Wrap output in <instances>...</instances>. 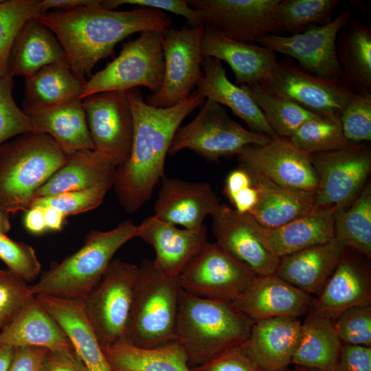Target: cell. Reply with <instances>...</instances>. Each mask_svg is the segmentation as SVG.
<instances>
[{"instance_id":"9","label":"cell","mask_w":371,"mask_h":371,"mask_svg":"<svg viewBox=\"0 0 371 371\" xmlns=\"http://www.w3.org/2000/svg\"><path fill=\"white\" fill-rule=\"evenodd\" d=\"M197 115L176 132L168 150L175 155L189 149L208 161L231 157L249 144H265L271 138L246 129L232 119L220 104L205 99Z\"/></svg>"},{"instance_id":"48","label":"cell","mask_w":371,"mask_h":371,"mask_svg":"<svg viewBox=\"0 0 371 371\" xmlns=\"http://www.w3.org/2000/svg\"><path fill=\"white\" fill-rule=\"evenodd\" d=\"M342 344L371 347V304L352 307L335 320Z\"/></svg>"},{"instance_id":"51","label":"cell","mask_w":371,"mask_h":371,"mask_svg":"<svg viewBox=\"0 0 371 371\" xmlns=\"http://www.w3.org/2000/svg\"><path fill=\"white\" fill-rule=\"evenodd\" d=\"M333 371H371V347L342 344Z\"/></svg>"},{"instance_id":"62","label":"cell","mask_w":371,"mask_h":371,"mask_svg":"<svg viewBox=\"0 0 371 371\" xmlns=\"http://www.w3.org/2000/svg\"><path fill=\"white\" fill-rule=\"evenodd\" d=\"M283 371H294V370H293V369L291 370V369H290V368H287V369H286V370H283Z\"/></svg>"},{"instance_id":"41","label":"cell","mask_w":371,"mask_h":371,"mask_svg":"<svg viewBox=\"0 0 371 371\" xmlns=\"http://www.w3.org/2000/svg\"><path fill=\"white\" fill-rule=\"evenodd\" d=\"M289 139L308 154L343 149L356 144L345 137L339 117L334 115H315L305 122Z\"/></svg>"},{"instance_id":"6","label":"cell","mask_w":371,"mask_h":371,"mask_svg":"<svg viewBox=\"0 0 371 371\" xmlns=\"http://www.w3.org/2000/svg\"><path fill=\"white\" fill-rule=\"evenodd\" d=\"M139 267L138 287L127 342L153 348L175 341L181 289L178 277L158 269L153 260Z\"/></svg>"},{"instance_id":"38","label":"cell","mask_w":371,"mask_h":371,"mask_svg":"<svg viewBox=\"0 0 371 371\" xmlns=\"http://www.w3.org/2000/svg\"><path fill=\"white\" fill-rule=\"evenodd\" d=\"M335 237L346 248L371 258V183L369 180L354 202L336 211Z\"/></svg>"},{"instance_id":"58","label":"cell","mask_w":371,"mask_h":371,"mask_svg":"<svg viewBox=\"0 0 371 371\" xmlns=\"http://www.w3.org/2000/svg\"><path fill=\"white\" fill-rule=\"evenodd\" d=\"M43 210L47 231L61 230L64 226L66 216L52 207H46Z\"/></svg>"},{"instance_id":"61","label":"cell","mask_w":371,"mask_h":371,"mask_svg":"<svg viewBox=\"0 0 371 371\" xmlns=\"http://www.w3.org/2000/svg\"><path fill=\"white\" fill-rule=\"evenodd\" d=\"M293 370L294 371H319V370L308 369V368L300 367V366H295Z\"/></svg>"},{"instance_id":"28","label":"cell","mask_w":371,"mask_h":371,"mask_svg":"<svg viewBox=\"0 0 371 371\" xmlns=\"http://www.w3.org/2000/svg\"><path fill=\"white\" fill-rule=\"evenodd\" d=\"M201 69L203 74L196 83V91L205 99L229 107L236 116L246 123L249 130L271 139L278 137L249 95L228 79L220 60L204 58Z\"/></svg>"},{"instance_id":"2","label":"cell","mask_w":371,"mask_h":371,"mask_svg":"<svg viewBox=\"0 0 371 371\" xmlns=\"http://www.w3.org/2000/svg\"><path fill=\"white\" fill-rule=\"evenodd\" d=\"M38 19L57 38L70 67L84 83L96 64L112 55L115 45L128 36L164 32L172 25L168 14L148 8L117 11L81 7L47 12Z\"/></svg>"},{"instance_id":"50","label":"cell","mask_w":371,"mask_h":371,"mask_svg":"<svg viewBox=\"0 0 371 371\" xmlns=\"http://www.w3.org/2000/svg\"><path fill=\"white\" fill-rule=\"evenodd\" d=\"M122 5L164 10L186 18L190 25L203 24L196 11L185 0H102L100 7L115 10Z\"/></svg>"},{"instance_id":"5","label":"cell","mask_w":371,"mask_h":371,"mask_svg":"<svg viewBox=\"0 0 371 371\" xmlns=\"http://www.w3.org/2000/svg\"><path fill=\"white\" fill-rule=\"evenodd\" d=\"M136 237L137 225L131 220L108 231H90L77 251L52 264L39 280L29 285L30 291L34 295L84 299L100 280L116 251Z\"/></svg>"},{"instance_id":"24","label":"cell","mask_w":371,"mask_h":371,"mask_svg":"<svg viewBox=\"0 0 371 371\" xmlns=\"http://www.w3.org/2000/svg\"><path fill=\"white\" fill-rule=\"evenodd\" d=\"M201 51L203 59L214 58L227 63L238 86L265 81L278 62L276 54L267 48L237 41L207 25H204Z\"/></svg>"},{"instance_id":"3","label":"cell","mask_w":371,"mask_h":371,"mask_svg":"<svg viewBox=\"0 0 371 371\" xmlns=\"http://www.w3.org/2000/svg\"><path fill=\"white\" fill-rule=\"evenodd\" d=\"M254 323L231 302L199 297L181 289L175 341L192 368L245 344Z\"/></svg>"},{"instance_id":"53","label":"cell","mask_w":371,"mask_h":371,"mask_svg":"<svg viewBox=\"0 0 371 371\" xmlns=\"http://www.w3.org/2000/svg\"><path fill=\"white\" fill-rule=\"evenodd\" d=\"M47 350L32 346L15 348L8 371H40L42 360Z\"/></svg>"},{"instance_id":"36","label":"cell","mask_w":371,"mask_h":371,"mask_svg":"<svg viewBox=\"0 0 371 371\" xmlns=\"http://www.w3.org/2000/svg\"><path fill=\"white\" fill-rule=\"evenodd\" d=\"M336 54L341 79L355 92H371V30L350 21L339 32Z\"/></svg>"},{"instance_id":"43","label":"cell","mask_w":371,"mask_h":371,"mask_svg":"<svg viewBox=\"0 0 371 371\" xmlns=\"http://www.w3.org/2000/svg\"><path fill=\"white\" fill-rule=\"evenodd\" d=\"M109 188L95 187L84 190L70 191L58 194L35 197L30 207H52L65 216L88 212L98 207ZM29 207V208H30Z\"/></svg>"},{"instance_id":"44","label":"cell","mask_w":371,"mask_h":371,"mask_svg":"<svg viewBox=\"0 0 371 371\" xmlns=\"http://www.w3.org/2000/svg\"><path fill=\"white\" fill-rule=\"evenodd\" d=\"M345 137L356 144L371 140V92H355L340 115Z\"/></svg>"},{"instance_id":"17","label":"cell","mask_w":371,"mask_h":371,"mask_svg":"<svg viewBox=\"0 0 371 371\" xmlns=\"http://www.w3.org/2000/svg\"><path fill=\"white\" fill-rule=\"evenodd\" d=\"M279 0H188L204 25L227 37L255 44L267 34H277L282 29L274 17Z\"/></svg>"},{"instance_id":"60","label":"cell","mask_w":371,"mask_h":371,"mask_svg":"<svg viewBox=\"0 0 371 371\" xmlns=\"http://www.w3.org/2000/svg\"><path fill=\"white\" fill-rule=\"evenodd\" d=\"M10 227L9 214L0 210V234H6Z\"/></svg>"},{"instance_id":"30","label":"cell","mask_w":371,"mask_h":371,"mask_svg":"<svg viewBox=\"0 0 371 371\" xmlns=\"http://www.w3.org/2000/svg\"><path fill=\"white\" fill-rule=\"evenodd\" d=\"M40 347L48 350L74 348L65 332L36 297L0 331V347Z\"/></svg>"},{"instance_id":"27","label":"cell","mask_w":371,"mask_h":371,"mask_svg":"<svg viewBox=\"0 0 371 371\" xmlns=\"http://www.w3.org/2000/svg\"><path fill=\"white\" fill-rule=\"evenodd\" d=\"M346 248L334 237L326 243L281 258L275 274L316 297L323 290Z\"/></svg>"},{"instance_id":"13","label":"cell","mask_w":371,"mask_h":371,"mask_svg":"<svg viewBox=\"0 0 371 371\" xmlns=\"http://www.w3.org/2000/svg\"><path fill=\"white\" fill-rule=\"evenodd\" d=\"M260 83L313 114L339 117L355 93L342 79L319 76L289 58L278 60L269 77Z\"/></svg>"},{"instance_id":"35","label":"cell","mask_w":371,"mask_h":371,"mask_svg":"<svg viewBox=\"0 0 371 371\" xmlns=\"http://www.w3.org/2000/svg\"><path fill=\"white\" fill-rule=\"evenodd\" d=\"M341 346L334 320L309 313L302 322L300 339L291 364L319 371H333Z\"/></svg>"},{"instance_id":"31","label":"cell","mask_w":371,"mask_h":371,"mask_svg":"<svg viewBox=\"0 0 371 371\" xmlns=\"http://www.w3.org/2000/svg\"><path fill=\"white\" fill-rule=\"evenodd\" d=\"M67 60L55 35L38 19L27 21L14 42L8 74L27 78L42 68Z\"/></svg>"},{"instance_id":"47","label":"cell","mask_w":371,"mask_h":371,"mask_svg":"<svg viewBox=\"0 0 371 371\" xmlns=\"http://www.w3.org/2000/svg\"><path fill=\"white\" fill-rule=\"evenodd\" d=\"M30 286L8 269L0 270V331L33 300Z\"/></svg>"},{"instance_id":"8","label":"cell","mask_w":371,"mask_h":371,"mask_svg":"<svg viewBox=\"0 0 371 371\" xmlns=\"http://www.w3.org/2000/svg\"><path fill=\"white\" fill-rule=\"evenodd\" d=\"M163 32L146 31L123 44L119 56L84 83L80 98L138 87L157 92L164 78Z\"/></svg>"},{"instance_id":"54","label":"cell","mask_w":371,"mask_h":371,"mask_svg":"<svg viewBox=\"0 0 371 371\" xmlns=\"http://www.w3.org/2000/svg\"><path fill=\"white\" fill-rule=\"evenodd\" d=\"M251 186L252 181L250 175L246 170L239 167L227 175L223 193L229 200H231L239 192Z\"/></svg>"},{"instance_id":"10","label":"cell","mask_w":371,"mask_h":371,"mask_svg":"<svg viewBox=\"0 0 371 371\" xmlns=\"http://www.w3.org/2000/svg\"><path fill=\"white\" fill-rule=\"evenodd\" d=\"M317 178L314 207L347 209L359 196L371 172V150L364 144L310 154Z\"/></svg>"},{"instance_id":"14","label":"cell","mask_w":371,"mask_h":371,"mask_svg":"<svg viewBox=\"0 0 371 371\" xmlns=\"http://www.w3.org/2000/svg\"><path fill=\"white\" fill-rule=\"evenodd\" d=\"M82 100L93 150L117 168L124 164L130 156L134 131L126 91H104Z\"/></svg>"},{"instance_id":"7","label":"cell","mask_w":371,"mask_h":371,"mask_svg":"<svg viewBox=\"0 0 371 371\" xmlns=\"http://www.w3.org/2000/svg\"><path fill=\"white\" fill-rule=\"evenodd\" d=\"M139 278V267L112 260L83 299L89 319L102 346L127 342Z\"/></svg>"},{"instance_id":"55","label":"cell","mask_w":371,"mask_h":371,"mask_svg":"<svg viewBox=\"0 0 371 371\" xmlns=\"http://www.w3.org/2000/svg\"><path fill=\"white\" fill-rule=\"evenodd\" d=\"M258 194L252 185L236 194L229 201L240 214H249L257 204Z\"/></svg>"},{"instance_id":"21","label":"cell","mask_w":371,"mask_h":371,"mask_svg":"<svg viewBox=\"0 0 371 371\" xmlns=\"http://www.w3.org/2000/svg\"><path fill=\"white\" fill-rule=\"evenodd\" d=\"M335 212L333 207H313L307 214L275 228L263 227L249 214L245 216L263 246L281 258L333 239Z\"/></svg>"},{"instance_id":"57","label":"cell","mask_w":371,"mask_h":371,"mask_svg":"<svg viewBox=\"0 0 371 371\" xmlns=\"http://www.w3.org/2000/svg\"><path fill=\"white\" fill-rule=\"evenodd\" d=\"M23 216V225L26 230L33 234H41L47 231L44 210L40 207H30Z\"/></svg>"},{"instance_id":"37","label":"cell","mask_w":371,"mask_h":371,"mask_svg":"<svg viewBox=\"0 0 371 371\" xmlns=\"http://www.w3.org/2000/svg\"><path fill=\"white\" fill-rule=\"evenodd\" d=\"M102 348L114 371H192L186 354L175 341L153 348L128 342Z\"/></svg>"},{"instance_id":"59","label":"cell","mask_w":371,"mask_h":371,"mask_svg":"<svg viewBox=\"0 0 371 371\" xmlns=\"http://www.w3.org/2000/svg\"><path fill=\"white\" fill-rule=\"evenodd\" d=\"M15 348L0 347V371H8L12 361Z\"/></svg>"},{"instance_id":"11","label":"cell","mask_w":371,"mask_h":371,"mask_svg":"<svg viewBox=\"0 0 371 371\" xmlns=\"http://www.w3.org/2000/svg\"><path fill=\"white\" fill-rule=\"evenodd\" d=\"M204 25H172L163 32L164 61L163 82L159 90L147 95L150 106L168 108L186 99L202 76L201 38Z\"/></svg>"},{"instance_id":"52","label":"cell","mask_w":371,"mask_h":371,"mask_svg":"<svg viewBox=\"0 0 371 371\" xmlns=\"http://www.w3.org/2000/svg\"><path fill=\"white\" fill-rule=\"evenodd\" d=\"M40 371H88L74 348L47 350Z\"/></svg>"},{"instance_id":"29","label":"cell","mask_w":371,"mask_h":371,"mask_svg":"<svg viewBox=\"0 0 371 371\" xmlns=\"http://www.w3.org/2000/svg\"><path fill=\"white\" fill-rule=\"evenodd\" d=\"M117 167L93 150L69 155L65 164L35 192V197L84 190L95 187L111 188Z\"/></svg>"},{"instance_id":"56","label":"cell","mask_w":371,"mask_h":371,"mask_svg":"<svg viewBox=\"0 0 371 371\" xmlns=\"http://www.w3.org/2000/svg\"><path fill=\"white\" fill-rule=\"evenodd\" d=\"M102 0H41L44 12L49 9L66 11L81 7H98Z\"/></svg>"},{"instance_id":"22","label":"cell","mask_w":371,"mask_h":371,"mask_svg":"<svg viewBox=\"0 0 371 371\" xmlns=\"http://www.w3.org/2000/svg\"><path fill=\"white\" fill-rule=\"evenodd\" d=\"M137 237L154 249V265L172 277H179L207 242L205 225L196 229H179L154 215L146 217L137 225Z\"/></svg>"},{"instance_id":"12","label":"cell","mask_w":371,"mask_h":371,"mask_svg":"<svg viewBox=\"0 0 371 371\" xmlns=\"http://www.w3.org/2000/svg\"><path fill=\"white\" fill-rule=\"evenodd\" d=\"M257 275L217 243L207 242L178 277L181 289L193 295L233 302Z\"/></svg>"},{"instance_id":"49","label":"cell","mask_w":371,"mask_h":371,"mask_svg":"<svg viewBox=\"0 0 371 371\" xmlns=\"http://www.w3.org/2000/svg\"><path fill=\"white\" fill-rule=\"evenodd\" d=\"M245 343L192 367V371H263L249 354Z\"/></svg>"},{"instance_id":"26","label":"cell","mask_w":371,"mask_h":371,"mask_svg":"<svg viewBox=\"0 0 371 371\" xmlns=\"http://www.w3.org/2000/svg\"><path fill=\"white\" fill-rule=\"evenodd\" d=\"M302 321L276 317L254 323L245 344L263 371H283L291 361L300 342Z\"/></svg>"},{"instance_id":"4","label":"cell","mask_w":371,"mask_h":371,"mask_svg":"<svg viewBox=\"0 0 371 371\" xmlns=\"http://www.w3.org/2000/svg\"><path fill=\"white\" fill-rule=\"evenodd\" d=\"M65 152L50 136L34 132L0 146V210L26 211L35 192L67 161Z\"/></svg>"},{"instance_id":"15","label":"cell","mask_w":371,"mask_h":371,"mask_svg":"<svg viewBox=\"0 0 371 371\" xmlns=\"http://www.w3.org/2000/svg\"><path fill=\"white\" fill-rule=\"evenodd\" d=\"M239 167L266 177L292 190L314 194L317 178L310 154L287 137H278L265 144H249L236 155Z\"/></svg>"},{"instance_id":"42","label":"cell","mask_w":371,"mask_h":371,"mask_svg":"<svg viewBox=\"0 0 371 371\" xmlns=\"http://www.w3.org/2000/svg\"><path fill=\"white\" fill-rule=\"evenodd\" d=\"M44 13L41 0H3L0 3V78L8 74L10 53L21 27Z\"/></svg>"},{"instance_id":"39","label":"cell","mask_w":371,"mask_h":371,"mask_svg":"<svg viewBox=\"0 0 371 371\" xmlns=\"http://www.w3.org/2000/svg\"><path fill=\"white\" fill-rule=\"evenodd\" d=\"M240 87L261 110L267 123L278 137L289 138L305 122L317 115L271 91L261 83Z\"/></svg>"},{"instance_id":"20","label":"cell","mask_w":371,"mask_h":371,"mask_svg":"<svg viewBox=\"0 0 371 371\" xmlns=\"http://www.w3.org/2000/svg\"><path fill=\"white\" fill-rule=\"evenodd\" d=\"M221 203L210 183L189 182L165 175L154 204V216L184 229H196L204 225L205 217L211 216Z\"/></svg>"},{"instance_id":"16","label":"cell","mask_w":371,"mask_h":371,"mask_svg":"<svg viewBox=\"0 0 371 371\" xmlns=\"http://www.w3.org/2000/svg\"><path fill=\"white\" fill-rule=\"evenodd\" d=\"M350 9H345L324 25H313L295 35L267 34L256 43L274 53L296 59L304 69L324 78L341 79L336 54V41L341 29L351 20Z\"/></svg>"},{"instance_id":"46","label":"cell","mask_w":371,"mask_h":371,"mask_svg":"<svg viewBox=\"0 0 371 371\" xmlns=\"http://www.w3.org/2000/svg\"><path fill=\"white\" fill-rule=\"evenodd\" d=\"M0 260L7 269L25 282L34 280L41 273V264L34 248L6 234H0Z\"/></svg>"},{"instance_id":"40","label":"cell","mask_w":371,"mask_h":371,"mask_svg":"<svg viewBox=\"0 0 371 371\" xmlns=\"http://www.w3.org/2000/svg\"><path fill=\"white\" fill-rule=\"evenodd\" d=\"M338 0H279L274 17L282 30L290 35L301 34L313 25L331 21Z\"/></svg>"},{"instance_id":"23","label":"cell","mask_w":371,"mask_h":371,"mask_svg":"<svg viewBox=\"0 0 371 371\" xmlns=\"http://www.w3.org/2000/svg\"><path fill=\"white\" fill-rule=\"evenodd\" d=\"M211 217L216 243L221 248L246 265L257 276L276 273L280 258L273 256L260 243L245 214L221 203Z\"/></svg>"},{"instance_id":"18","label":"cell","mask_w":371,"mask_h":371,"mask_svg":"<svg viewBox=\"0 0 371 371\" xmlns=\"http://www.w3.org/2000/svg\"><path fill=\"white\" fill-rule=\"evenodd\" d=\"M366 259L346 248L309 313L335 320L352 307L371 304V271Z\"/></svg>"},{"instance_id":"63","label":"cell","mask_w":371,"mask_h":371,"mask_svg":"<svg viewBox=\"0 0 371 371\" xmlns=\"http://www.w3.org/2000/svg\"><path fill=\"white\" fill-rule=\"evenodd\" d=\"M3 0H0V3Z\"/></svg>"},{"instance_id":"34","label":"cell","mask_w":371,"mask_h":371,"mask_svg":"<svg viewBox=\"0 0 371 371\" xmlns=\"http://www.w3.org/2000/svg\"><path fill=\"white\" fill-rule=\"evenodd\" d=\"M25 80L22 105L27 115L80 98L84 85L67 60L46 66Z\"/></svg>"},{"instance_id":"19","label":"cell","mask_w":371,"mask_h":371,"mask_svg":"<svg viewBox=\"0 0 371 371\" xmlns=\"http://www.w3.org/2000/svg\"><path fill=\"white\" fill-rule=\"evenodd\" d=\"M315 297L276 274L257 276L232 304L252 322L306 316Z\"/></svg>"},{"instance_id":"45","label":"cell","mask_w":371,"mask_h":371,"mask_svg":"<svg viewBox=\"0 0 371 371\" xmlns=\"http://www.w3.org/2000/svg\"><path fill=\"white\" fill-rule=\"evenodd\" d=\"M14 78H0V146L19 135L32 132L28 115L16 104L13 97Z\"/></svg>"},{"instance_id":"33","label":"cell","mask_w":371,"mask_h":371,"mask_svg":"<svg viewBox=\"0 0 371 371\" xmlns=\"http://www.w3.org/2000/svg\"><path fill=\"white\" fill-rule=\"evenodd\" d=\"M247 172L258 194L257 204L249 214L262 227L282 226L314 207V194L287 189L263 176Z\"/></svg>"},{"instance_id":"1","label":"cell","mask_w":371,"mask_h":371,"mask_svg":"<svg viewBox=\"0 0 371 371\" xmlns=\"http://www.w3.org/2000/svg\"><path fill=\"white\" fill-rule=\"evenodd\" d=\"M134 131L128 161L115 170L113 187L126 212H137L150 199L165 176V161L172 139L184 119L205 98L193 91L180 103L168 108L149 105L138 89L126 91Z\"/></svg>"},{"instance_id":"32","label":"cell","mask_w":371,"mask_h":371,"mask_svg":"<svg viewBox=\"0 0 371 371\" xmlns=\"http://www.w3.org/2000/svg\"><path fill=\"white\" fill-rule=\"evenodd\" d=\"M27 115L32 132L50 136L68 154L93 150L82 100L80 98Z\"/></svg>"},{"instance_id":"25","label":"cell","mask_w":371,"mask_h":371,"mask_svg":"<svg viewBox=\"0 0 371 371\" xmlns=\"http://www.w3.org/2000/svg\"><path fill=\"white\" fill-rule=\"evenodd\" d=\"M34 296L59 324L88 371H114L89 319L83 299Z\"/></svg>"}]
</instances>
